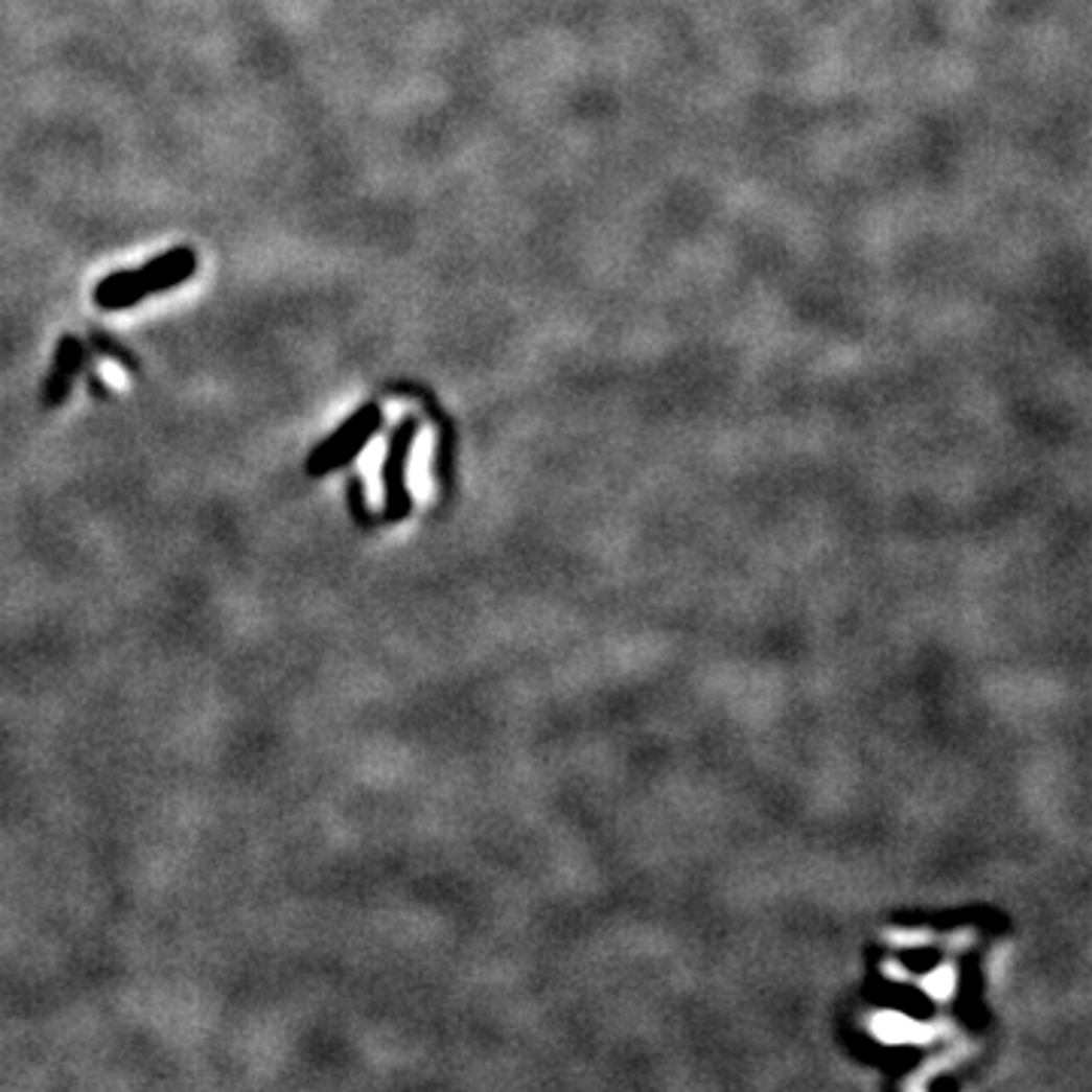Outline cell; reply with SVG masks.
Returning a JSON list of instances; mask_svg holds the SVG:
<instances>
[{
  "mask_svg": "<svg viewBox=\"0 0 1092 1092\" xmlns=\"http://www.w3.org/2000/svg\"><path fill=\"white\" fill-rule=\"evenodd\" d=\"M346 504H349V513H352L355 526H362V529H371V526H374L376 516L371 513V507H368V492H365L362 477H349V480H346Z\"/></svg>",
  "mask_w": 1092,
  "mask_h": 1092,
  "instance_id": "obj_5",
  "label": "cell"
},
{
  "mask_svg": "<svg viewBox=\"0 0 1092 1092\" xmlns=\"http://www.w3.org/2000/svg\"><path fill=\"white\" fill-rule=\"evenodd\" d=\"M83 365H86V344L73 334H64L55 346V355H52V371L43 382V406L64 404V398L73 389V379L79 376Z\"/></svg>",
  "mask_w": 1092,
  "mask_h": 1092,
  "instance_id": "obj_4",
  "label": "cell"
},
{
  "mask_svg": "<svg viewBox=\"0 0 1092 1092\" xmlns=\"http://www.w3.org/2000/svg\"><path fill=\"white\" fill-rule=\"evenodd\" d=\"M194 271H198V252L191 247H173L134 271H116L103 277L94 285L92 298L100 310H127L153 295L183 285L194 277Z\"/></svg>",
  "mask_w": 1092,
  "mask_h": 1092,
  "instance_id": "obj_1",
  "label": "cell"
},
{
  "mask_svg": "<svg viewBox=\"0 0 1092 1092\" xmlns=\"http://www.w3.org/2000/svg\"><path fill=\"white\" fill-rule=\"evenodd\" d=\"M89 392H92L94 398H110L107 382H103V379H97V376H89Z\"/></svg>",
  "mask_w": 1092,
  "mask_h": 1092,
  "instance_id": "obj_7",
  "label": "cell"
},
{
  "mask_svg": "<svg viewBox=\"0 0 1092 1092\" xmlns=\"http://www.w3.org/2000/svg\"><path fill=\"white\" fill-rule=\"evenodd\" d=\"M379 425H382V410H379V406H358V410L346 419L344 425H338V428L325 437V440L312 449L310 456H307V462H304L307 477H312V480H316V477H328V473H334L338 468L349 465V462L374 440Z\"/></svg>",
  "mask_w": 1092,
  "mask_h": 1092,
  "instance_id": "obj_2",
  "label": "cell"
},
{
  "mask_svg": "<svg viewBox=\"0 0 1092 1092\" xmlns=\"http://www.w3.org/2000/svg\"><path fill=\"white\" fill-rule=\"evenodd\" d=\"M94 346L100 349V352H107L110 358H116V362H122L125 365L127 371H137V362H134V355L127 352V349H122V346H116L107 334H94Z\"/></svg>",
  "mask_w": 1092,
  "mask_h": 1092,
  "instance_id": "obj_6",
  "label": "cell"
},
{
  "mask_svg": "<svg viewBox=\"0 0 1092 1092\" xmlns=\"http://www.w3.org/2000/svg\"><path fill=\"white\" fill-rule=\"evenodd\" d=\"M419 435V422L406 416L404 422L389 437L386 462H382V519L398 522L410 513V492H406V459L413 452V443Z\"/></svg>",
  "mask_w": 1092,
  "mask_h": 1092,
  "instance_id": "obj_3",
  "label": "cell"
}]
</instances>
